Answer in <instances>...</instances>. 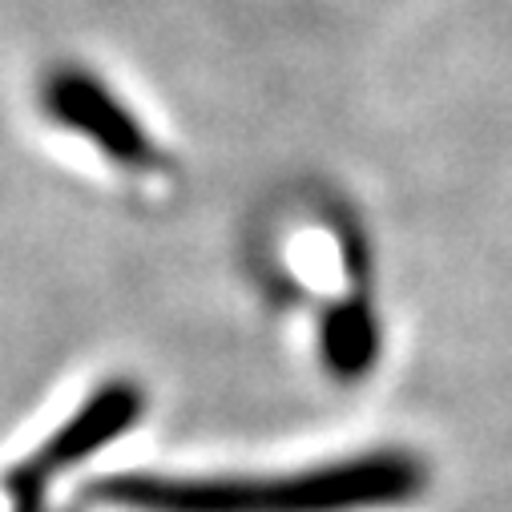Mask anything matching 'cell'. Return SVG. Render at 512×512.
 Instances as JSON below:
<instances>
[{"label":"cell","instance_id":"7a4b0ae2","mask_svg":"<svg viewBox=\"0 0 512 512\" xmlns=\"http://www.w3.org/2000/svg\"><path fill=\"white\" fill-rule=\"evenodd\" d=\"M142 404H146V400H142L138 383H130V379L105 383V388H101L93 400L81 404V412H77L61 432H53V436L41 444V452H33L25 464H17V468L9 472L5 492H9V500H13V512H41L49 484H53L65 468H73V464L89 460L93 452H101L113 436L130 432V428L138 424V416H142Z\"/></svg>","mask_w":512,"mask_h":512},{"label":"cell","instance_id":"3957f363","mask_svg":"<svg viewBox=\"0 0 512 512\" xmlns=\"http://www.w3.org/2000/svg\"><path fill=\"white\" fill-rule=\"evenodd\" d=\"M49 117L65 130L89 138L109 162L125 166V170H158L162 166V150L158 142L138 125V117L125 109L105 81H97L85 69H57L45 81L41 93Z\"/></svg>","mask_w":512,"mask_h":512},{"label":"cell","instance_id":"277c9868","mask_svg":"<svg viewBox=\"0 0 512 512\" xmlns=\"http://www.w3.org/2000/svg\"><path fill=\"white\" fill-rule=\"evenodd\" d=\"M379 327L363 303H339L323 323V359L339 379H355L375 363Z\"/></svg>","mask_w":512,"mask_h":512},{"label":"cell","instance_id":"6da1fadb","mask_svg":"<svg viewBox=\"0 0 512 512\" xmlns=\"http://www.w3.org/2000/svg\"><path fill=\"white\" fill-rule=\"evenodd\" d=\"M424 492V464L404 452L335 460L279 480H174L150 472L105 476L93 496L130 512H359Z\"/></svg>","mask_w":512,"mask_h":512}]
</instances>
